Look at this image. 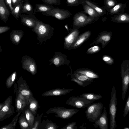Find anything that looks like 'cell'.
<instances>
[{
    "label": "cell",
    "mask_w": 129,
    "mask_h": 129,
    "mask_svg": "<svg viewBox=\"0 0 129 129\" xmlns=\"http://www.w3.org/2000/svg\"><path fill=\"white\" fill-rule=\"evenodd\" d=\"M54 28L50 25L43 23L39 20L32 30L37 35V39L39 42L46 41L53 36Z\"/></svg>",
    "instance_id": "cell-1"
},
{
    "label": "cell",
    "mask_w": 129,
    "mask_h": 129,
    "mask_svg": "<svg viewBox=\"0 0 129 129\" xmlns=\"http://www.w3.org/2000/svg\"><path fill=\"white\" fill-rule=\"evenodd\" d=\"M117 99L116 90L114 85L112 87L109 108L110 117V129H115L117 125L116 116L117 111Z\"/></svg>",
    "instance_id": "cell-2"
},
{
    "label": "cell",
    "mask_w": 129,
    "mask_h": 129,
    "mask_svg": "<svg viewBox=\"0 0 129 129\" xmlns=\"http://www.w3.org/2000/svg\"><path fill=\"white\" fill-rule=\"evenodd\" d=\"M121 75L122 82V97L123 100L125 97L129 85V60H124L121 65Z\"/></svg>",
    "instance_id": "cell-3"
},
{
    "label": "cell",
    "mask_w": 129,
    "mask_h": 129,
    "mask_svg": "<svg viewBox=\"0 0 129 129\" xmlns=\"http://www.w3.org/2000/svg\"><path fill=\"white\" fill-rule=\"evenodd\" d=\"M103 107V104L101 102L91 104L85 112L87 119L92 122L97 120L101 115Z\"/></svg>",
    "instance_id": "cell-4"
},
{
    "label": "cell",
    "mask_w": 129,
    "mask_h": 129,
    "mask_svg": "<svg viewBox=\"0 0 129 129\" xmlns=\"http://www.w3.org/2000/svg\"><path fill=\"white\" fill-rule=\"evenodd\" d=\"M77 109H68L62 107H55L49 109L46 112L48 114L53 113L56 114L54 116L62 119H68L78 112Z\"/></svg>",
    "instance_id": "cell-5"
},
{
    "label": "cell",
    "mask_w": 129,
    "mask_h": 129,
    "mask_svg": "<svg viewBox=\"0 0 129 129\" xmlns=\"http://www.w3.org/2000/svg\"><path fill=\"white\" fill-rule=\"evenodd\" d=\"M95 101L89 100L84 97L80 96H72L65 103L76 108H83L88 107Z\"/></svg>",
    "instance_id": "cell-6"
},
{
    "label": "cell",
    "mask_w": 129,
    "mask_h": 129,
    "mask_svg": "<svg viewBox=\"0 0 129 129\" xmlns=\"http://www.w3.org/2000/svg\"><path fill=\"white\" fill-rule=\"evenodd\" d=\"M95 18L82 13L76 14L73 18V29H79L90 24L94 21Z\"/></svg>",
    "instance_id": "cell-7"
},
{
    "label": "cell",
    "mask_w": 129,
    "mask_h": 129,
    "mask_svg": "<svg viewBox=\"0 0 129 129\" xmlns=\"http://www.w3.org/2000/svg\"><path fill=\"white\" fill-rule=\"evenodd\" d=\"M12 96H10L3 102V106L0 109V121L9 117L14 113V107L12 105Z\"/></svg>",
    "instance_id": "cell-8"
},
{
    "label": "cell",
    "mask_w": 129,
    "mask_h": 129,
    "mask_svg": "<svg viewBox=\"0 0 129 129\" xmlns=\"http://www.w3.org/2000/svg\"><path fill=\"white\" fill-rule=\"evenodd\" d=\"M22 68L32 75H35L37 72V66L35 60L31 57L23 56L22 58Z\"/></svg>",
    "instance_id": "cell-9"
},
{
    "label": "cell",
    "mask_w": 129,
    "mask_h": 129,
    "mask_svg": "<svg viewBox=\"0 0 129 129\" xmlns=\"http://www.w3.org/2000/svg\"><path fill=\"white\" fill-rule=\"evenodd\" d=\"M46 16L53 17L59 20H63L70 16L71 13L68 11L58 8L52 9L47 12L42 13Z\"/></svg>",
    "instance_id": "cell-10"
},
{
    "label": "cell",
    "mask_w": 129,
    "mask_h": 129,
    "mask_svg": "<svg viewBox=\"0 0 129 129\" xmlns=\"http://www.w3.org/2000/svg\"><path fill=\"white\" fill-rule=\"evenodd\" d=\"M53 57L49 60L50 62L49 65L53 64L55 66L59 67L64 64L69 66L70 61L67 58V56L59 52H55Z\"/></svg>",
    "instance_id": "cell-11"
},
{
    "label": "cell",
    "mask_w": 129,
    "mask_h": 129,
    "mask_svg": "<svg viewBox=\"0 0 129 129\" xmlns=\"http://www.w3.org/2000/svg\"><path fill=\"white\" fill-rule=\"evenodd\" d=\"M112 36L111 32L103 31L99 33L97 37L91 44L90 46L101 43L102 48H104L110 42Z\"/></svg>",
    "instance_id": "cell-12"
},
{
    "label": "cell",
    "mask_w": 129,
    "mask_h": 129,
    "mask_svg": "<svg viewBox=\"0 0 129 129\" xmlns=\"http://www.w3.org/2000/svg\"><path fill=\"white\" fill-rule=\"evenodd\" d=\"M79 29H73L64 39V47L67 50H70L72 46L75 42L79 35Z\"/></svg>",
    "instance_id": "cell-13"
},
{
    "label": "cell",
    "mask_w": 129,
    "mask_h": 129,
    "mask_svg": "<svg viewBox=\"0 0 129 129\" xmlns=\"http://www.w3.org/2000/svg\"><path fill=\"white\" fill-rule=\"evenodd\" d=\"M20 18L22 23L24 25L33 28L36 26L37 23L39 20L34 15H26L22 14Z\"/></svg>",
    "instance_id": "cell-14"
},
{
    "label": "cell",
    "mask_w": 129,
    "mask_h": 129,
    "mask_svg": "<svg viewBox=\"0 0 129 129\" xmlns=\"http://www.w3.org/2000/svg\"><path fill=\"white\" fill-rule=\"evenodd\" d=\"M94 127L100 129H108V120L106 107H103V110L101 115L93 124Z\"/></svg>",
    "instance_id": "cell-15"
},
{
    "label": "cell",
    "mask_w": 129,
    "mask_h": 129,
    "mask_svg": "<svg viewBox=\"0 0 129 129\" xmlns=\"http://www.w3.org/2000/svg\"><path fill=\"white\" fill-rule=\"evenodd\" d=\"M73 90L72 88H56L47 91L41 95L45 97L59 96L66 95Z\"/></svg>",
    "instance_id": "cell-16"
},
{
    "label": "cell",
    "mask_w": 129,
    "mask_h": 129,
    "mask_svg": "<svg viewBox=\"0 0 129 129\" xmlns=\"http://www.w3.org/2000/svg\"><path fill=\"white\" fill-rule=\"evenodd\" d=\"M29 101L21 94L18 92L15 100L16 111L18 112L23 111L27 106Z\"/></svg>",
    "instance_id": "cell-17"
},
{
    "label": "cell",
    "mask_w": 129,
    "mask_h": 129,
    "mask_svg": "<svg viewBox=\"0 0 129 129\" xmlns=\"http://www.w3.org/2000/svg\"><path fill=\"white\" fill-rule=\"evenodd\" d=\"M91 34V31L88 30L79 35L75 42L71 46L70 50L77 49L80 47L89 38Z\"/></svg>",
    "instance_id": "cell-18"
},
{
    "label": "cell",
    "mask_w": 129,
    "mask_h": 129,
    "mask_svg": "<svg viewBox=\"0 0 129 129\" xmlns=\"http://www.w3.org/2000/svg\"><path fill=\"white\" fill-rule=\"evenodd\" d=\"M10 14L9 11L5 4L4 0H0V17L1 20L6 23Z\"/></svg>",
    "instance_id": "cell-19"
},
{
    "label": "cell",
    "mask_w": 129,
    "mask_h": 129,
    "mask_svg": "<svg viewBox=\"0 0 129 129\" xmlns=\"http://www.w3.org/2000/svg\"><path fill=\"white\" fill-rule=\"evenodd\" d=\"M24 32L21 30H14L10 34V39L12 43L16 45H18L24 35Z\"/></svg>",
    "instance_id": "cell-20"
},
{
    "label": "cell",
    "mask_w": 129,
    "mask_h": 129,
    "mask_svg": "<svg viewBox=\"0 0 129 129\" xmlns=\"http://www.w3.org/2000/svg\"><path fill=\"white\" fill-rule=\"evenodd\" d=\"M74 73L82 74L89 78L93 79H98L99 78V76L98 74L93 70L87 68L78 69Z\"/></svg>",
    "instance_id": "cell-21"
},
{
    "label": "cell",
    "mask_w": 129,
    "mask_h": 129,
    "mask_svg": "<svg viewBox=\"0 0 129 129\" xmlns=\"http://www.w3.org/2000/svg\"><path fill=\"white\" fill-rule=\"evenodd\" d=\"M21 14L24 13L29 15H34L33 7L28 0H22Z\"/></svg>",
    "instance_id": "cell-22"
},
{
    "label": "cell",
    "mask_w": 129,
    "mask_h": 129,
    "mask_svg": "<svg viewBox=\"0 0 129 129\" xmlns=\"http://www.w3.org/2000/svg\"><path fill=\"white\" fill-rule=\"evenodd\" d=\"M18 90V92L29 100L31 97L33 96L32 92L27 86L26 84L24 82L21 84L19 86Z\"/></svg>",
    "instance_id": "cell-23"
},
{
    "label": "cell",
    "mask_w": 129,
    "mask_h": 129,
    "mask_svg": "<svg viewBox=\"0 0 129 129\" xmlns=\"http://www.w3.org/2000/svg\"><path fill=\"white\" fill-rule=\"evenodd\" d=\"M55 7L51 5L43 4H37L35 5L34 8V14L36 13H43L54 8Z\"/></svg>",
    "instance_id": "cell-24"
},
{
    "label": "cell",
    "mask_w": 129,
    "mask_h": 129,
    "mask_svg": "<svg viewBox=\"0 0 129 129\" xmlns=\"http://www.w3.org/2000/svg\"><path fill=\"white\" fill-rule=\"evenodd\" d=\"M27 107L35 115L39 107L38 101L33 96L31 97L30 99Z\"/></svg>",
    "instance_id": "cell-25"
},
{
    "label": "cell",
    "mask_w": 129,
    "mask_h": 129,
    "mask_svg": "<svg viewBox=\"0 0 129 129\" xmlns=\"http://www.w3.org/2000/svg\"><path fill=\"white\" fill-rule=\"evenodd\" d=\"M24 114L27 121L29 126V129H31L35 120L34 114L27 107L24 109Z\"/></svg>",
    "instance_id": "cell-26"
},
{
    "label": "cell",
    "mask_w": 129,
    "mask_h": 129,
    "mask_svg": "<svg viewBox=\"0 0 129 129\" xmlns=\"http://www.w3.org/2000/svg\"><path fill=\"white\" fill-rule=\"evenodd\" d=\"M71 78H75L80 81L90 84L94 82V79L89 78L86 76L81 74L73 73L71 75Z\"/></svg>",
    "instance_id": "cell-27"
},
{
    "label": "cell",
    "mask_w": 129,
    "mask_h": 129,
    "mask_svg": "<svg viewBox=\"0 0 129 129\" xmlns=\"http://www.w3.org/2000/svg\"><path fill=\"white\" fill-rule=\"evenodd\" d=\"M80 96L84 97L90 100H95L100 99L102 96L100 94H95L92 93H83L80 95Z\"/></svg>",
    "instance_id": "cell-28"
},
{
    "label": "cell",
    "mask_w": 129,
    "mask_h": 129,
    "mask_svg": "<svg viewBox=\"0 0 129 129\" xmlns=\"http://www.w3.org/2000/svg\"><path fill=\"white\" fill-rule=\"evenodd\" d=\"M83 8L84 12L92 17L95 18L100 15L94 9L87 4L84 5Z\"/></svg>",
    "instance_id": "cell-29"
},
{
    "label": "cell",
    "mask_w": 129,
    "mask_h": 129,
    "mask_svg": "<svg viewBox=\"0 0 129 129\" xmlns=\"http://www.w3.org/2000/svg\"><path fill=\"white\" fill-rule=\"evenodd\" d=\"M21 9L22 3L21 2L19 4L14 7L13 9L10 12V13L16 19H18L22 14Z\"/></svg>",
    "instance_id": "cell-30"
},
{
    "label": "cell",
    "mask_w": 129,
    "mask_h": 129,
    "mask_svg": "<svg viewBox=\"0 0 129 129\" xmlns=\"http://www.w3.org/2000/svg\"><path fill=\"white\" fill-rule=\"evenodd\" d=\"M19 123L22 129H29V126L24 114L22 113L19 118Z\"/></svg>",
    "instance_id": "cell-31"
},
{
    "label": "cell",
    "mask_w": 129,
    "mask_h": 129,
    "mask_svg": "<svg viewBox=\"0 0 129 129\" xmlns=\"http://www.w3.org/2000/svg\"><path fill=\"white\" fill-rule=\"evenodd\" d=\"M22 112H19L17 115L14 118L12 121L9 124L3 126L0 129H14L15 128L17 123L18 117Z\"/></svg>",
    "instance_id": "cell-32"
},
{
    "label": "cell",
    "mask_w": 129,
    "mask_h": 129,
    "mask_svg": "<svg viewBox=\"0 0 129 129\" xmlns=\"http://www.w3.org/2000/svg\"><path fill=\"white\" fill-rule=\"evenodd\" d=\"M115 19V21L117 22H129V15L125 13L120 14Z\"/></svg>",
    "instance_id": "cell-33"
},
{
    "label": "cell",
    "mask_w": 129,
    "mask_h": 129,
    "mask_svg": "<svg viewBox=\"0 0 129 129\" xmlns=\"http://www.w3.org/2000/svg\"><path fill=\"white\" fill-rule=\"evenodd\" d=\"M17 75V73L15 71L12 73L7 79L6 84L8 88L11 87L14 83Z\"/></svg>",
    "instance_id": "cell-34"
},
{
    "label": "cell",
    "mask_w": 129,
    "mask_h": 129,
    "mask_svg": "<svg viewBox=\"0 0 129 129\" xmlns=\"http://www.w3.org/2000/svg\"><path fill=\"white\" fill-rule=\"evenodd\" d=\"M47 123H45V124L42 123V124H45L43 129H57L59 126L57 125L56 124L53 122L47 119Z\"/></svg>",
    "instance_id": "cell-35"
},
{
    "label": "cell",
    "mask_w": 129,
    "mask_h": 129,
    "mask_svg": "<svg viewBox=\"0 0 129 129\" xmlns=\"http://www.w3.org/2000/svg\"><path fill=\"white\" fill-rule=\"evenodd\" d=\"M100 47L98 46H94L89 48L86 53L89 54H94L99 52L101 50Z\"/></svg>",
    "instance_id": "cell-36"
},
{
    "label": "cell",
    "mask_w": 129,
    "mask_h": 129,
    "mask_svg": "<svg viewBox=\"0 0 129 129\" xmlns=\"http://www.w3.org/2000/svg\"><path fill=\"white\" fill-rule=\"evenodd\" d=\"M85 2L88 5L96 11L100 15L102 14L103 12V10L101 8L96 6L87 0H85Z\"/></svg>",
    "instance_id": "cell-37"
},
{
    "label": "cell",
    "mask_w": 129,
    "mask_h": 129,
    "mask_svg": "<svg viewBox=\"0 0 129 129\" xmlns=\"http://www.w3.org/2000/svg\"><path fill=\"white\" fill-rule=\"evenodd\" d=\"M102 59L106 64L109 65H112L114 62L113 59L107 55H104L103 56Z\"/></svg>",
    "instance_id": "cell-38"
},
{
    "label": "cell",
    "mask_w": 129,
    "mask_h": 129,
    "mask_svg": "<svg viewBox=\"0 0 129 129\" xmlns=\"http://www.w3.org/2000/svg\"><path fill=\"white\" fill-rule=\"evenodd\" d=\"M129 112V94L126 101L123 111V117H125Z\"/></svg>",
    "instance_id": "cell-39"
},
{
    "label": "cell",
    "mask_w": 129,
    "mask_h": 129,
    "mask_svg": "<svg viewBox=\"0 0 129 129\" xmlns=\"http://www.w3.org/2000/svg\"><path fill=\"white\" fill-rule=\"evenodd\" d=\"M44 4L49 5H59L60 0H41Z\"/></svg>",
    "instance_id": "cell-40"
},
{
    "label": "cell",
    "mask_w": 129,
    "mask_h": 129,
    "mask_svg": "<svg viewBox=\"0 0 129 129\" xmlns=\"http://www.w3.org/2000/svg\"><path fill=\"white\" fill-rule=\"evenodd\" d=\"M76 123L74 121L71 122L64 126L61 128V129H77V127L76 126Z\"/></svg>",
    "instance_id": "cell-41"
},
{
    "label": "cell",
    "mask_w": 129,
    "mask_h": 129,
    "mask_svg": "<svg viewBox=\"0 0 129 129\" xmlns=\"http://www.w3.org/2000/svg\"><path fill=\"white\" fill-rule=\"evenodd\" d=\"M71 81L77 83L79 85L82 87H85L90 84L89 83L84 82L79 80L75 78H71Z\"/></svg>",
    "instance_id": "cell-42"
},
{
    "label": "cell",
    "mask_w": 129,
    "mask_h": 129,
    "mask_svg": "<svg viewBox=\"0 0 129 129\" xmlns=\"http://www.w3.org/2000/svg\"><path fill=\"white\" fill-rule=\"evenodd\" d=\"M122 6V4H121L117 5L110 10V12L111 14H113L116 13L119 11Z\"/></svg>",
    "instance_id": "cell-43"
},
{
    "label": "cell",
    "mask_w": 129,
    "mask_h": 129,
    "mask_svg": "<svg viewBox=\"0 0 129 129\" xmlns=\"http://www.w3.org/2000/svg\"><path fill=\"white\" fill-rule=\"evenodd\" d=\"M80 0H67V3L68 6H75L76 4H79V3Z\"/></svg>",
    "instance_id": "cell-44"
},
{
    "label": "cell",
    "mask_w": 129,
    "mask_h": 129,
    "mask_svg": "<svg viewBox=\"0 0 129 129\" xmlns=\"http://www.w3.org/2000/svg\"><path fill=\"white\" fill-rule=\"evenodd\" d=\"M5 3L7 5L8 7L10 12L13 9L14 7L12 6V0H5Z\"/></svg>",
    "instance_id": "cell-45"
},
{
    "label": "cell",
    "mask_w": 129,
    "mask_h": 129,
    "mask_svg": "<svg viewBox=\"0 0 129 129\" xmlns=\"http://www.w3.org/2000/svg\"><path fill=\"white\" fill-rule=\"evenodd\" d=\"M106 3L107 6L109 7L114 6L115 4L114 0H106Z\"/></svg>",
    "instance_id": "cell-46"
},
{
    "label": "cell",
    "mask_w": 129,
    "mask_h": 129,
    "mask_svg": "<svg viewBox=\"0 0 129 129\" xmlns=\"http://www.w3.org/2000/svg\"><path fill=\"white\" fill-rule=\"evenodd\" d=\"M10 29V28L8 26H1L0 27V33L1 34L7 31Z\"/></svg>",
    "instance_id": "cell-47"
},
{
    "label": "cell",
    "mask_w": 129,
    "mask_h": 129,
    "mask_svg": "<svg viewBox=\"0 0 129 129\" xmlns=\"http://www.w3.org/2000/svg\"><path fill=\"white\" fill-rule=\"evenodd\" d=\"M39 120L35 121L31 129H38L40 125Z\"/></svg>",
    "instance_id": "cell-48"
},
{
    "label": "cell",
    "mask_w": 129,
    "mask_h": 129,
    "mask_svg": "<svg viewBox=\"0 0 129 129\" xmlns=\"http://www.w3.org/2000/svg\"><path fill=\"white\" fill-rule=\"evenodd\" d=\"M22 0H12V3L13 7L19 4Z\"/></svg>",
    "instance_id": "cell-49"
},
{
    "label": "cell",
    "mask_w": 129,
    "mask_h": 129,
    "mask_svg": "<svg viewBox=\"0 0 129 129\" xmlns=\"http://www.w3.org/2000/svg\"><path fill=\"white\" fill-rule=\"evenodd\" d=\"M86 124V123H83L82 125H81L80 126L79 128H81L82 129H87V128L86 127V126H85V124Z\"/></svg>",
    "instance_id": "cell-50"
},
{
    "label": "cell",
    "mask_w": 129,
    "mask_h": 129,
    "mask_svg": "<svg viewBox=\"0 0 129 129\" xmlns=\"http://www.w3.org/2000/svg\"><path fill=\"white\" fill-rule=\"evenodd\" d=\"M123 129H129V127H125L123 128Z\"/></svg>",
    "instance_id": "cell-51"
}]
</instances>
